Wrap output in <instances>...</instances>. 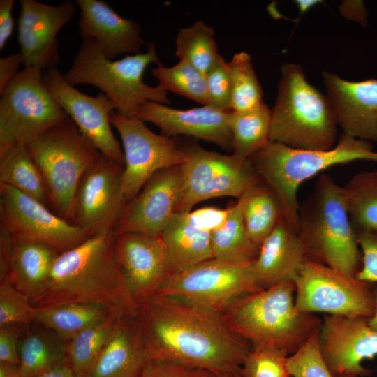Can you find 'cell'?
I'll use <instances>...</instances> for the list:
<instances>
[{"instance_id":"8fae6325","label":"cell","mask_w":377,"mask_h":377,"mask_svg":"<svg viewBox=\"0 0 377 377\" xmlns=\"http://www.w3.org/2000/svg\"><path fill=\"white\" fill-rule=\"evenodd\" d=\"M185 147L187 157L180 165L182 195L177 213H188L197 203L213 198L239 199L263 181L249 159L242 161L233 154L209 151L194 144Z\"/></svg>"},{"instance_id":"9c48e42d","label":"cell","mask_w":377,"mask_h":377,"mask_svg":"<svg viewBox=\"0 0 377 377\" xmlns=\"http://www.w3.org/2000/svg\"><path fill=\"white\" fill-rule=\"evenodd\" d=\"M0 95V151L28 145L69 118L45 87L39 68L18 71Z\"/></svg>"},{"instance_id":"4316f807","label":"cell","mask_w":377,"mask_h":377,"mask_svg":"<svg viewBox=\"0 0 377 377\" xmlns=\"http://www.w3.org/2000/svg\"><path fill=\"white\" fill-rule=\"evenodd\" d=\"M18 352L21 377L36 376L68 361L66 341L36 320L23 326Z\"/></svg>"},{"instance_id":"7402d4cb","label":"cell","mask_w":377,"mask_h":377,"mask_svg":"<svg viewBox=\"0 0 377 377\" xmlns=\"http://www.w3.org/2000/svg\"><path fill=\"white\" fill-rule=\"evenodd\" d=\"M327 96L343 133L377 142V79L349 81L323 73Z\"/></svg>"},{"instance_id":"836d02e7","label":"cell","mask_w":377,"mask_h":377,"mask_svg":"<svg viewBox=\"0 0 377 377\" xmlns=\"http://www.w3.org/2000/svg\"><path fill=\"white\" fill-rule=\"evenodd\" d=\"M343 188L349 219L356 233L377 231V170L355 175Z\"/></svg>"},{"instance_id":"816d5d0a","label":"cell","mask_w":377,"mask_h":377,"mask_svg":"<svg viewBox=\"0 0 377 377\" xmlns=\"http://www.w3.org/2000/svg\"><path fill=\"white\" fill-rule=\"evenodd\" d=\"M34 377H80L74 371L68 361L63 362Z\"/></svg>"},{"instance_id":"74e56055","label":"cell","mask_w":377,"mask_h":377,"mask_svg":"<svg viewBox=\"0 0 377 377\" xmlns=\"http://www.w3.org/2000/svg\"><path fill=\"white\" fill-rule=\"evenodd\" d=\"M228 63L232 80L231 111L249 110L261 105L263 90L250 55L237 52Z\"/></svg>"},{"instance_id":"9a60e30c","label":"cell","mask_w":377,"mask_h":377,"mask_svg":"<svg viewBox=\"0 0 377 377\" xmlns=\"http://www.w3.org/2000/svg\"><path fill=\"white\" fill-rule=\"evenodd\" d=\"M124 166L101 154L82 175L75 195L74 224L91 236L114 232L127 205Z\"/></svg>"},{"instance_id":"f6af8a7d","label":"cell","mask_w":377,"mask_h":377,"mask_svg":"<svg viewBox=\"0 0 377 377\" xmlns=\"http://www.w3.org/2000/svg\"><path fill=\"white\" fill-rule=\"evenodd\" d=\"M187 221L195 228L212 233L226 222L228 209L216 207H202L184 214Z\"/></svg>"},{"instance_id":"ac0fdd59","label":"cell","mask_w":377,"mask_h":377,"mask_svg":"<svg viewBox=\"0 0 377 377\" xmlns=\"http://www.w3.org/2000/svg\"><path fill=\"white\" fill-rule=\"evenodd\" d=\"M368 318L329 315L320 324L318 345L330 371L337 377L367 376L372 371L362 362L377 355V331Z\"/></svg>"},{"instance_id":"d4e9b609","label":"cell","mask_w":377,"mask_h":377,"mask_svg":"<svg viewBox=\"0 0 377 377\" xmlns=\"http://www.w3.org/2000/svg\"><path fill=\"white\" fill-rule=\"evenodd\" d=\"M149 360L133 314H122L84 377H138Z\"/></svg>"},{"instance_id":"83f0119b","label":"cell","mask_w":377,"mask_h":377,"mask_svg":"<svg viewBox=\"0 0 377 377\" xmlns=\"http://www.w3.org/2000/svg\"><path fill=\"white\" fill-rule=\"evenodd\" d=\"M159 237L174 274L213 258L211 233L193 226L184 214L176 213Z\"/></svg>"},{"instance_id":"f5cc1de1","label":"cell","mask_w":377,"mask_h":377,"mask_svg":"<svg viewBox=\"0 0 377 377\" xmlns=\"http://www.w3.org/2000/svg\"><path fill=\"white\" fill-rule=\"evenodd\" d=\"M0 377H21L17 366L0 362Z\"/></svg>"},{"instance_id":"11a10c76","label":"cell","mask_w":377,"mask_h":377,"mask_svg":"<svg viewBox=\"0 0 377 377\" xmlns=\"http://www.w3.org/2000/svg\"><path fill=\"white\" fill-rule=\"evenodd\" d=\"M372 290L375 300V311L371 317L368 318L367 323L372 330L377 331V286Z\"/></svg>"},{"instance_id":"ab89813d","label":"cell","mask_w":377,"mask_h":377,"mask_svg":"<svg viewBox=\"0 0 377 377\" xmlns=\"http://www.w3.org/2000/svg\"><path fill=\"white\" fill-rule=\"evenodd\" d=\"M319 329H316L295 353L288 357L286 365L292 377H337L330 371L321 355L318 345Z\"/></svg>"},{"instance_id":"6da1fadb","label":"cell","mask_w":377,"mask_h":377,"mask_svg":"<svg viewBox=\"0 0 377 377\" xmlns=\"http://www.w3.org/2000/svg\"><path fill=\"white\" fill-rule=\"evenodd\" d=\"M133 316L149 359L233 376L251 349L219 311L179 298L154 295Z\"/></svg>"},{"instance_id":"2e32d148","label":"cell","mask_w":377,"mask_h":377,"mask_svg":"<svg viewBox=\"0 0 377 377\" xmlns=\"http://www.w3.org/2000/svg\"><path fill=\"white\" fill-rule=\"evenodd\" d=\"M42 75L45 87L80 133L103 155L124 167L123 150L110 126V115L116 110L113 101L103 92L90 96L78 91L57 67L42 71Z\"/></svg>"},{"instance_id":"d6a6232c","label":"cell","mask_w":377,"mask_h":377,"mask_svg":"<svg viewBox=\"0 0 377 377\" xmlns=\"http://www.w3.org/2000/svg\"><path fill=\"white\" fill-rule=\"evenodd\" d=\"M271 109L263 103L242 112L230 111L228 124L232 140V154L242 161L270 142Z\"/></svg>"},{"instance_id":"8992f818","label":"cell","mask_w":377,"mask_h":377,"mask_svg":"<svg viewBox=\"0 0 377 377\" xmlns=\"http://www.w3.org/2000/svg\"><path fill=\"white\" fill-rule=\"evenodd\" d=\"M281 73L271 110L270 141L300 150L333 148L338 124L327 95L308 82L298 64H283Z\"/></svg>"},{"instance_id":"4fadbf2b","label":"cell","mask_w":377,"mask_h":377,"mask_svg":"<svg viewBox=\"0 0 377 377\" xmlns=\"http://www.w3.org/2000/svg\"><path fill=\"white\" fill-rule=\"evenodd\" d=\"M260 290L251 263L235 265L212 258L172 274L155 295L179 298L219 312L237 298Z\"/></svg>"},{"instance_id":"1f68e13d","label":"cell","mask_w":377,"mask_h":377,"mask_svg":"<svg viewBox=\"0 0 377 377\" xmlns=\"http://www.w3.org/2000/svg\"><path fill=\"white\" fill-rule=\"evenodd\" d=\"M34 311L36 322L67 341L84 329L117 311L94 304L68 303L34 307Z\"/></svg>"},{"instance_id":"ffe728a7","label":"cell","mask_w":377,"mask_h":377,"mask_svg":"<svg viewBox=\"0 0 377 377\" xmlns=\"http://www.w3.org/2000/svg\"><path fill=\"white\" fill-rule=\"evenodd\" d=\"M181 195L180 165L156 172L126 205L114 232L159 236L177 212Z\"/></svg>"},{"instance_id":"30bf717a","label":"cell","mask_w":377,"mask_h":377,"mask_svg":"<svg viewBox=\"0 0 377 377\" xmlns=\"http://www.w3.org/2000/svg\"><path fill=\"white\" fill-rule=\"evenodd\" d=\"M295 306L300 313L371 317L375 300L370 283L306 258L294 280Z\"/></svg>"},{"instance_id":"484cf974","label":"cell","mask_w":377,"mask_h":377,"mask_svg":"<svg viewBox=\"0 0 377 377\" xmlns=\"http://www.w3.org/2000/svg\"><path fill=\"white\" fill-rule=\"evenodd\" d=\"M11 284L31 302L46 288L52 265L59 253L47 244L13 236Z\"/></svg>"},{"instance_id":"7bdbcfd3","label":"cell","mask_w":377,"mask_h":377,"mask_svg":"<svg viewBox=\"0 0 377 377\" xmlns=\"http://www.w3.org/2000/svg\"><path fill=\"white\" fill-rule=\"evenodd\" d=\"M138 377H219V376L198 367L172 361L149 359Z\"/></svg>"},{"instance_id":"c3c4849f","label":"cell","mask_w":377,"mask_h":377,"mask_svg":"<svg viewBox=\"0 0 377 377\" xmlns=\"http://www.w3.org/2000/svg\"><path fill=\"white\" fill-rule=\"evenodd\" d=\"M13 0L0 1V50H3L13 31Z\"/></svg>"},{"instance_id":"6f0895ef","label":"cell","mask_w":377,"mask_h":377,"mask_svg":"<svg viewBox=\"0 0 377 377\" xmlns=\"http://www.w3.org/2000/svg\"><path fill=\"white\" fill-rule=\"evenodd\" d=\"M234 377H241V376L238 374H237L234 375Z\"/></svg>"},{"instance_id":"277c9868","label":"cell","mask_w":377,"mask_h":377,"mask_svg":"<svg viewBox=\"0 0 377 377\" xmlns=\"http://www.w3.org/2000/svg\"><path fill=\"white\" fill-rule=\"evenodd\" d=\"M298 217V234L307 257L355 276L362 256L343 187L329 175L322 174L312 193L300 205Z\"/></svg>"},{"instance_id":"f1b7e54d","label":"cell","mask_w":377,"mask_h":377,"mask_svg":"<svg viewBox=\"0 0 377 377\" xmlns=\"http://www.w3.org/2000/svg\"><path fill=\"white\" fill-rule=\"evenodd\" d=\"M237 202L248 235L260 247L266 237L284 219L279 198L263 180L248 188Z\"/></svg>"},{"instance_id":"b9f144b4","label":"cell","mask_w":377,"mask_h":377,"mask_svg":"<svg viewBox=\"0 0 377 377\" xmlns=\"http://www.w3.org/2000/svg\"><path fill=\"white\" fill-rule=\"evenodd\" d=\"M207 104L211 108L231 111L232 80L228 63L222 59L205 75Z\"/></svg>"},{"instance_id":"4dcf8cb0","label":"cell","mask_w":377,"mask_h":377,"mask_svg":"<svg viewBox=\"0 0 377 377\" xmlns=\"http://www.w3.org/2000/svg\"><path fill=\"white\" fill-rule=\"evenodd\" d=\"M0 184L13 186L50 207L44 179L27 145L15 144L0 151Z\"/></svg>"},{"instance_id":"e0dca14e","label":"cell","mask_w":377,"mask_h":377,"mask_svg":"<svg viewBox=\"0 0 377 377\" xmlns=\"http://www.w3.org/2000/svg\"><path fill=\"white\" fill-rule=\"evenodd\" d=\"M115 256L126 293L135 310L174 274L159 236L117 233Z\"/></svg>"},{"instance_id":"9f6ffc18","label":"cell","mask_w":377,"mask_h":377,"mask_svg":"<svg viewBox=\"0 0 377 377\" xmlns=\"http://www.w3.org/2000/svg\"><path fill=\"white\" fill-rule=\"evenodd\" d=\"M219 377H234V375H220Z\"/></svg>"},{"instance_id":"3957f363","label":"cell","mask_w":377,"mask_h":377,"mask_svg":"<svg viewBox=\"0 0 377 377\" xmlns=\"http://www.w3.org/2000/svg\"><path fill=\"white\" fill-rule=\"evenodd\" d=\"M294 281L242 295L219 311L229 328L251 347L276 348L291 355L320 327L313 313L295 306Z\"/></svg>"},{"instance_id":"52a82bcc","label":"cell","mask_w":377,"mask_h":377,"mask_svg":"<svg viewBox=\"0 0 377 377\" xmlns=\"http://www.w3.org/2000/svg\"><path fill=\"white\" fill-rule=\"evenodd\" d=\"M151 63H160L154 43L147 44L145 53L113 61L105 57L95 40L87 39L82 40L71 66L63 75L73 86L89 84L98 88L113 101L117 112L132 117L147 101L170 103L167 91L143 81L144 72Z\"/></svg>"},{"instance_id":"f907efd6","label":"cell","mask_w":377,"mask_h":377,"mask_svg":"<svg viewBox=\"0 0 377 377\" xmlns=\"http://www.w3.org/2000/svg\"><path fill=\"white\" fill-rule=\"evenodd\" d=\"M339 12L349 20H354L362 26L367 25V9L362 1H343Z\"/></svg>"},{"instance_id":"f35d334b","label":"cell","mask_w":377,"mask_h":377,"mask_svg":"<svg viewBox=\"0 0 377 377\" xmlns=\"http://www.w3.org/2000/svg\"><path fill=\"white\" fill-rule=\"evenodd\" d=\"M288 357L276 348L251 347L238 374L241 377H291L286 365Z\"/></svg>"},{"instance_id":"ee69618b","label":"cell","mask_w":377,"mask_h":377,"mask_svg":"<svg viewBox=\"0 0 377 377\" xmlns=\"http://www.w3.org/2000/svg\"><path fill=\"white\" fill-rule=\"evenodd\" d=\"M362 256V267L355 277L368 283H377V231L357 232Z\"/></svg>"},{"instance_id":"f546056e","label":"cell","mask_w":377,"mask_h":377,"mask_svg":"<svg viewBox=\"0 0 377 377\" xmlns=\"http://www.w3.org/2000/svg\"><path fill=\"white\" fill-rule=\"evenodd\" d=\"M225 223L211 233L213 258L235 265H246L257 258L258 246L248 235L238 202L229 207Z\"/></svg>"},{"instance_id":"5bb4252c","label":"cell","mask_w":377,"mask_h":377,"mask_svg":"<svg viewBox=\"0 0 377 377\" xmlns=\"http://www.w3.org/2000/svg\"><path fill=\"white\" fill-rule=\"evenodd\" d=\"M0 227L12 236L43 242L59 253L90 237L47 206L6 184H0Z\"/></svg>"},{"instance_id":"db71d44e","label":"cell","mask_w":377,"mask_h":377,"mask_svg":"<svg viewBox=\"0 0 377 377\" xmlns=\"http://www.w3.org/2000/svg\"><path fill=\"white\" fill-rule=\"evenodd\" d=\"M295 2L298 6L300 14L302 15L313 6L323 1L319 0H297Z\"/></svg>"},{"instance_id":"603a6c76","label":"cell","mask_w":377,"mask_h":377,"mask_svg":"<svg viewBox=\"0 0 377 377\" xmlns=\"http://www.w3.org/2000/svg\"><path fill=\"white\" fill-rule=\"evenodd\" d=\"M75 3L80 10L78 26L82 40H95L110 60L139 53L145 42L135 21L122 17L104 1L76 0Z\"/></svg>"},{"instance_id":"7a4b0ae2","label":"cell","mask_w":377,"mask_h":377,"mask_svg":"<svg viewBox=\"0 0 377 377\" xmlns=\"http://www.w3.org/2000/svg\"><path fill=\"white\" fill-rule=\"evenodd\" d=\"M117 233L91 236L56 258L43 294L34 307L68 303L94 304L134 315L115 256Z\"/></svg>"},{"instance_id":"bcb514c9","label":"cell","mask_w":377,"mask_h":377,"mask_svg":"<svg viewBox=\"0 0 377 377\" xmlns=\"http://www.w3.org/2000/svg\"><path fill=\"white\" fill-rule=\"evenodd\" d=\"M24 325L0 327V362L19 366L18 342Z\"/></svg>"},{"instance_id":"681fc988","label":"cell","mask_w":377,"mask_h":377,"mask_svg":"<svg viewBox=\"0 0 377 377\" xmlns=\"http://www.w3.org/2000/svg\"><path fill=\"white\" fill-rule=\"evenodd\" d=\"M22 59L20 52H13L0 59V94L18 72Z\"/></svg>"},{"instance_id":"e575fe53","label":"cell","mask_w":377,"mask_h":377,"mask_svg":"<svg viewBox=\"0 0 377 377\" xmlns=\"http://www.w3.org/2000/svg\"><path fill=\"white\" fill-rule=\"evenodd\" d=\"M124 313L113 311L66 341L68 361L79 376L84 377L92 366Z\"/></svg>"},{"instance_id":"d590c367","label":"cell","mask_w":377,"mask_h":377,"mask_svg":"<svg viewBox=\"0 0 377 377\" xmlns=\"http://www.w3.org/2000/svg\"><path fill=\"white\" fill-rule=\"evenodd\" d=\"M214 29L203 20L181 28L175 40V55L206 75L223 58L214 39Z\"/></svg>"},{"instance_id":"ba28073f","label":"cell","mask_w":377,"mask_h":377,"mask_svg":"<svg viewBox=\"0 0 377 377\" xmlns=\"http://www.w3.org/2000/svg\"><path fill=\"white\" fill-rule=\"evenodd\" d=\"M27 145L44 179L52 211L74 224L77 186L101 153L70 117Z\"/></svg>"},{"instance_id":"8d00e7d4","label":"cell","mask_w":377,"mask_h":377,"mask_svg":"<svg viewBox=\"0 0 377 377\" xmlns=\"http://www.w3.org/2000/svg\"><path fill=\"white\" fill-rule=\"evenodd\" d=\"M151 73L158 80L160 89L206 105L205 75L189 63L179 60L175 65L167 67L160 62Z\"/></svg>"},{"instance_id":"5b68a950","label":"cell","mask_w":377,"mask_h":377,"mask_svg":"<svg viewBox=\"0 0 377 377\" xmlns=\"http://www.w3.org/2000/svg\"><path fill=\"white\" fill-rule=\"evenodd\" d=\"M249 161L279 198L285 220L298 232L297 190L304 181L336 165L358 160L377 161L370 142L343 133L327 150H300L269 142Z\"/></svg>"},{"instance_id":"7dc6e473","label":"cell","mask_w":377,"mask_h":377,"mask_svg":"<svg viewBox=\"0 0 377 377\" xmlns=\"http://www.w3.org/2000/svg\"><path fill=\"white\" fill-rule=\"evenodd\" d=\"M13 253V236L0 227V285L10 283Z\"/></svg>"},{"instance_id":"60d3db41","label":"cell","mask_w":377,"mask_h":377,"mask_svg":"<svg viewBox=\"0 0 377 377\" xmlns=\"http://www.w3.org/2000/svg\"><path fill=\"white\" fill-rule=\"evenodd\" d=\"M35 320L34 306L30 300L10 283L0 285V327L25 325Z\"/></svg>"},{"instance_id":"d6986e66","label":"cell","mask_w":377,"mask_h":377,"mask_svg":"<svg viewBox=\"0 0 377 377\" xmlns=\"http://www.w3.org/2000/svg\"><path fill=\"white\" fill-rule=\"evenodd\" d=\"M18 41L22 65L42 71L59 61L57 34L73 17L75 6L65 1L52 6L35 0H20Z\"/></svg>"},{"instance_id":"cb8c5ba5","label":"cell","mask_w":377,"mask_h":377,"mask_svg":"<svg viewBox=\"0 0 377 377\" xmlns=\"http://www.w3.org/2000/svg\"><path fill=\"white\" fill-rule=\"evenodd\" d=\"M306 258L298 232L283 219L260 245L251 269L258 285L265 289L294 281Z\"/></svg>"},{"instance_id":"7c38bea8","label":"cell","mask_w":377,"mask_h":377,"mask_svg":"<svg viewBox=\"0 0 377 377\" xmlns=\"http://www.w3.org/2000/svg\"><path fill=\"white\" fill-rule=\"evenodd\" d=\"M110 121L122 142L124 167L121 185L127 204L156 172L181 165L187 157L185 145L175 138L154 133L135 117H126L114 110Z\"/></svg>"},{"instance_id":"44dd1931","label":"cell","mask_w":377,"mask_h":377,"mask_svg":"<svg viewBox=\"0 0 377 377\" xmlns=\"http://www.w3.org/2000/svg\"><path fill=\"white\" fill-rule=\"evenodd\" d=\"M230 112L208 105L179 110L147 101L138 108L135 117L143 122L154 124L164 136L188 135L231 150L232 140L228 124Z\"/></svg>"}]
</instances>
